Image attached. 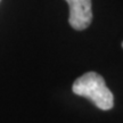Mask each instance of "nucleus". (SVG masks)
Masks as SVG:
<instances>
[{
	"label": "nucleus",
	"instance_id": "obj_1",
	"mask_svg": "<svg viewBox=\"0 0 123 123\" xmlns=\"http://www.w3.org/2000/svg\"><path fill=\"white\" fill-rule=\"evenodd\" d=\"M72 91L84 97L101 111H110L114 106V97L107 88L104 78L96 72H87L74 81Z\"/></svg>",
	"mask_w": 123,
	"mask_h": 123
},
{
	"label": "nucleus",
	"instance_id": "obj_2",
	"mask_svg": "<svg viewBox=\"0 0 123 123\" xmlns=\"http://www.w3.org/2000/svg\"><path fill=\"white\" fill-rule=\"evenodd\" d=\"M70 7L68 23L74 30L82 31L91 24V0H65Z\"/></svg>",
	"mask_w": 123,
	"mask_h": 123
},
{
	"label": "nucleus",
	"instance_id": "obj_3",
	"mask_svg": "<svg viewBox=\"0 0 123 123\" xmlns=\"http://www.w3.org/2000/svg\"><path fill=\"white\" fill-rule=\"evenodd\" d=\"M122 48H123V42H122Z\"/></svg>",
	"mask_w": 123,
	"mask_h": 123
}]
</instances>
